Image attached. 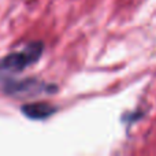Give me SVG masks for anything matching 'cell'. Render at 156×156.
Returning <instances> with one entry per match:
<instances>
[{
    "instance_id": "1",
    "label": "cell",
    "mask_w": 156,
    "mask_h": 156,
    "mask_svg": "<svg viewBox=\"0 0 156 156\" xmlns=\"http://www.w3.org/2000/svg\"><path fill=\"white\" fill-rule=\"evenodd\" d=\"M44 51V44L41 41H34L26 45L21 51L12 52L3 58L0 62V71L2 73H19L25 70L27 66L36 63L40 59L41 54Z\"/></svg>"
},
{
    "instance_id": "2",
    "label": "cell",
    "mask_w": 156,
    "mask_h": 156,
    "mask_svg": "<svg viewBox=\"0 0 156 156\" xmlns=\"http://www.w3.org/2000/svg\"><path fill=\"white\" fill-rule=\"evenodd\" d=\"M55 86L52 85H45L41 83L36 80H30L26 78L23 81H11L8 78H5L3 89L10 94H16V96H26V94H37L44 92L45 89H49L52 92Z\"/></svg>"
},
{
    "instance_id": "3",
    "label": "cell",
    "mask_w": 156,
    "mask_h": 156,
    "mask_svg": "<svg viewBox=\"0 0 156 156\" xmlns=\"http://www.w3.org/2000/svg\"><path fill=\"white\" fill-rule=\"evenodd\" d=\"M21 110L23 112V115H26L27 118L34 119V121H41V119H47L52 114H55L56 107L45 101H38L22 105Z\"/></svg>"
}]
</instances>
